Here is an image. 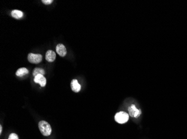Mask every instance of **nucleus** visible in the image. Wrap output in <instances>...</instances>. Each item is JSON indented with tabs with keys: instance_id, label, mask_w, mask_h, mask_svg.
I'll return each mask as SVG.
<instances>
[{
	"instance_id": "nucleus-11",
	"label": "nucleus",
	"mask_w": 187,
	"mask_h": 139,
	"mask_svg": "<svg viewBox=\"0 0 187 139\" xmlns=\"http://www.w3.org/2000/svg\"><path fill=\"white\" fill-rule=\"evenodd\" d=\"M45 74V71L43 69L41 68H35L33 70V76H36L38 75H43Z\"/></svg>"
},
{
	"instance_id": "nucleus-3",
	"label": "nucleus",
	"mask_w": 187,
	"mask_h": 139,
	"mask_svg": "<svg viewBox=\"0 0 187 139\" xmlns=\"http://www.w3.org/2000/svg\"><path fill=\"white\" fill-rule=\"evenodd\" d=\"M28 60L29 63L34 64L40 63L42 60V56L40 54H34L30 53L28 56Z\"/></svg>"
},
{
	"instance_id": "nucleus-1",
	"label": "nucleus",
	"mask_w": 187,
	"mask_h": 139,
	"mask_svg": "<svg viewBox=\"0 0 187 139\" xmlns=\"http://www.w3.org/2000/svg\"><path fill=\"white\" fill-rule=\"evenodd\" d=\"M38 127L42 134L44 136H48L52 133V128L50 124L45 121H41L38 124Z\"/></svg>"
},
{
	"instance_id": "nucleus-13",
	"label": "nucleus",
	"mask_w": 187,
	"mask_h": 139,
	"mask_svg": "<svg viewBox=\"0 0 187 139\" xmlns=\"http://www.w3.org/2000/svg\"><path fill=\"white\" fill-rule=\"evenodd\" d=\"M42 2L45 5H50L53 2V0H43Z\"/></svg>"
},
{
	"instance_id": "nucleus-10",
	"label": "nucleus",
	"mask_w": 187,
	"mask_h": 139,
	"mask_svg": "<svg viewBox=\"0 0 187 139\" xmlns=\"http://www.w3.org/2000/svg\"><path fill=\"white\" fill-rule=\"evenodd\" d=\"M11 16L16 19H20L23 16V13L22 11L15 10L11 12Z\"/></svg>"
},
{
	"instance_id": "nucleus-7",
	"label": "nucleus",
	"mask_w": 187,
	"mask_h": 139,
	"mask_svg": "<svg viewBox=\"0 0 187 139\" xmlns=\"http://www.w3.org/2000/svg\"><path fill=\"white\" fill-rule=\"evenodd\" d=\"M55 57L56 55L55 53L52 50H48L45 54V59L49 63L53 62L55 60Z\"/></svg>"
},
{
	"instance_id": "nucleus-8",
	"label": "nucleus",
	"mask_w": 187,
	"mask_h": 139,
	"mask_svg": "<svg viewBox=\"0 0 187 139\" xmlns=\"http://www.w3.org/2000/svg\"><path fill=\"white\" fill-rule=\"evenodd\" d=\"M71 87L72 90L75 92H78L81 90V85L78 84L76 79H74L71 82Z\"/></svg>"
},
{
	"instance_id": "nucleus-2",
	"label": "nucleus",
	"mask_w": 187,
	"mask_h": 139,
	"mask_svg": "<svg viewBox=\"0 0 187 139\" xmlns=\"http://www.w3.org/2000/svg\"><path fill=\"white\" fill-rule=\"evenodd\" d=\"M114 118L115 121L119 124H125L129 120V115L126 112L120 111L115 114Z\"/></svg>"
},
{
	"instance_id": "nucleus-6",
	"label": "nucleus",
	"mask_w": 187,
	"mask_h": 139,
	"mask_svg": "<svg viewBox=\"0 0 187 139\" xmlns=\"http://www.w3.org/2000/svg\"><path fill=\"white\" fill-rule=\"evenodd\" d=\"M56 51L57 54H58L61 57L65 56L67 54L66 47L63 44H58L56 46Z\"/></svg>"
},
{
	"instance_id": "nucleus-4",
	"label": "nucleus",
	"mask_w": 187,
	"mask_h": 139,
	"mask_svg": "<svg viewBox=\"0 0 187 139\" xmlns=\"http://www.w3.org/2000/svg\"><path fill=\"white\" fill-rule=\"evenodd\" d=\"M128 111L129 115L132 118H138L142 113L141 110L137 108L134 104H132L130 107H128Z\"/></svg>"
},
{
	"instance_id": "nucleus-9",
	"label": "nucleus",
	"mask_w": 187,
	"mask_h": 139,
	"mask_svg": "<svg viewBox=\"0 0 187 139\" xmlns=\"http://www.w3.org/2000/svg\"><path fill=\"white\" fill-rule=\"evenodd\" d=\"M29 73V71L25 67H22L19 69L16 72V75L19 77H22Z\"/></svg>"
},
{
	"instance_id": "nucleus-5",
	"label": "nucleus",
	"mask_w": 187,
	"mask_h": 139,
	"mask_svg": "<svg viewBox=\"0 0 187 139\" xmlns=\"http://www.w3.org/2000/svg\"><path fill=\"white\" fill-rule=\"evenodd\" d=\"M34 81L35 83L39 84L42 87H44L47 83L46 78L43 75H36L34 77Z\"/></svg>"
},
{
	"instance_id": "nucleus-12",
	"label": "nucleus",
	"mask_w": 187,
	"mask_h": 139,
	"mask_svg": "<svg viewBox=\"0 0 187 139\" xmlns=\"http://www.w3.org/2000/svg\"><path fill=\"white\" fill-rule=\"evenodd\" d=\"M8 139H19V138H18V136L17 134H16L15 133H12L10 134Z\"/></svg>"
},
{
	"instance_id": "nucleus-14",
	"label": "nucleus",
	"mask_w": 187,
	"mask_h": 139,
	"mask_svg": "<svg viewBox=\"0 0 187 139\" xmlns=\"http://www.w3.org/2000/svg\"><path fill=\"white\" fill-rule=\"evenodd\" d=\"M2 126L1 125L0 126V134L2 133Z\"/></svg>"
}]
</instances>
